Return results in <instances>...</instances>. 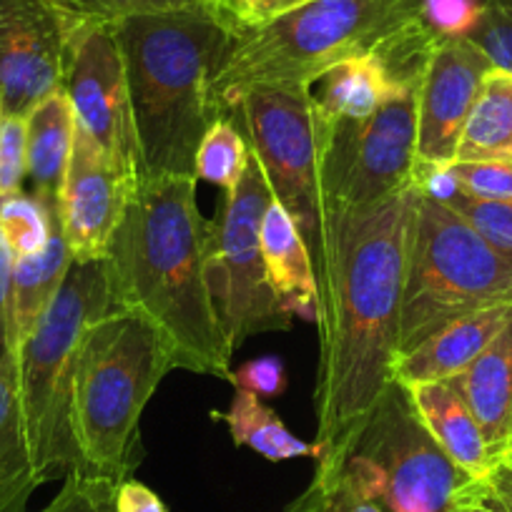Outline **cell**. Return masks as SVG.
<instances>
[{
    "label": "cell",
    "instance_id": "52a82bcc",
    "mask_svg": "<svg viewBox=\"0 0 512 512\" xmlns=\"http://www.w3.org/2000/svg\"><path fill=\"white\" fill-rule=\"evenodd\" d=\"M502 302H512V262L450 206L417 191L397 359L415 352L447 324Z\"/></svg>",
    "mask_w": 512,
    "mask_h": 512
},
{
    "label": "cell",
    "instance_id": "ffe728a7",
    "mask_svg": "<svg viewBox=\"0 0 512 512\" xmlns=\"http://www.w3.org/2000/svg\"><path fill=\"white\" fill-rule=\"evenodd\" d=\"M422 425L447 457L472 480H482L495 467L480 425L450 382H427L407 387Z\"/></svg>",
    "mask_w": 512,
    "mask_h": 512
},
{
    "label": "cell",
    "instance_id": "44dd1931",
    "mask_svg": "<svg viewBox=\"0 0 512 512\" xmlns=\"http://www.w3.org/2000/svg\"><path fill=\"white\" fill-rule=\"evenodd\" d=\"M73 264L61 229L36 256L18 259L11 269V352H18L43 322L56 294L61 292Z\"/></svg>",
    "mask_w": 512,
    "mask_h": 512
},
{
    "label": "cell",
    "instance_id": "4fadbf2b",
    "mask_svg": "<svg viewBox=\"0 0 512 512\" xmlns=\"http://www.w3.org/2000/svg\"><path fill=\"white\" fill-rule=\"evenodd\" d=\"M63 0H0V108L28 116L66 81L68 41L78 18Z\"/></svg>",
    "mask_w": 512,
    "mask_h": 512
},
{
    "label": "cell",
    "instance_id": "cb8c5ba5",
    "mask_svg": "<svg viewBox=\"0 0 512 512\" xmlns=\"http://www.w3.org/2000/svg\"><path fill=\"white\" fill-rule=\"evenodd\" d=\"M455 161H512V73L492 68L485 76Z\"/></svg>",
    "mask_w": 512,
    "mask_h": 512
},
{
    "label": "cell",
    "instance_id": "f546056e",
    "mask_svg": "<svg viewBox=\"0 0 512 512\" xmlns=\"http://www.w3.org/2000/svg\"><path fill=\"white\" fill-rule=\"evenodd\" d=\"M116 485L108 477L73 470L58 495L38 512H116Z\"/></svg>",
    "mask_w": 512,
    "mask_h": 512
},
{
    "label": "cell",
    "instance_id": "ee69618b",
    "mask_svg": "<svg viewBox=\"0 0 512 512\" xmlns=\"http://www.w3.org/2000/svg\"><path fill=\"white\" fill-rule=\"evenodd\" d=\"M477 3H480V6H482V8H485V6H487V3H490V0H477Z\"/></svg>",
    "mask_w": 512,
    "mask_h": 512
},
{
    "label": "cell",
    "instance_id": "4316f807",
    "mask_svg": "<svg viewBox=\"0 0 512 512\" xmlns=\"http://www.w3.org/2000/svg\"><path fill=\"white\" fill-rule=\"evenodd\" d=\"M58 229L61 224L33 194L21 191L0 199V239L13 262L41 254Z\"/></svg>",
    "mask_w": 512,
    "mask_h": 512
},
{
    "label": "cell",
    "instance_id": "603a6c76",
    "mask_svg": "<svg viewBox=\"0 0 512 512\" xmlns=\"http://www.w3.org/2000/svg\"><path fill=\"white\" fill-rule=\"evenodd\" d=\"M314 86L317 91L312 88V96L319 111L334 121H362L397 91L374 53L337 63Z\"/></svg>",
    "mask_w": 512,
    "mask_h": 512
},
{
    "label": "cell",
    "instance_id": "484cf974",
    "mask_svg": "<svg viewBox=\"0 0 512 512\" xmlns=\"http://www.w3.org/2000/svg\"><path fill=\"white\" fill-rule=\"evenodd\" d=\"M246 161H249V144L244 134L229 116H219L201 139L194 161V176L196 181H209L224 189V194H231L244 174Z\"/></svg>",
    "mask_w": 512,
    "mask_h": 512
},
{
    "label": "cell",
    "instance_id": "f1b7e54d",
    "mask_svg": "<svg viewBox=\"0 0 512 512\" xmlns=\"http://www.w3.org/2000/svg\"><path fill=\"white\" fill-rule=\"evenodd\" d=\"M455 214H460L492 249L507 262H512V204L510 201H485L475 196L457 194L447 201Z\"/></svg>",
    "mask_w": 512,
    "mask_h": 512
},
{
    "label": "cell",
    "instance_id": "e575fe53",
    "mask_svg": "<svg viewBox=\"0 0 512 512\" xmlns=\"http://www.w3.org/2000/svg\"><path fill=\"white\" fill-rule=\"evenodd\" d=\"M229 382L256 397H279L287 390L289 379L282 359L262 357L241 364L236 372H231Z\"/></svg>",
    "mask_w": 512,
    "mask_h": 512
},
{
    "label": "cell",
    "instance_id": "60d3db41",
    "mask_svg": "<svg viewBox=\"0 0 512 512\" xmlns=\"http://www.w3.org/2000/svg\"><path fill=\"white\" fill-rule=\"evenodd\" d=\"M495 467H500V470L512 480V452H505V455L495 462Z\"/></svg>",
    "mask_w": 512,
    "mask_h": 512
},
{
    "label": "cell",
    "instance_id": "74e56055",
    "mask_svg": "<svg viewBox=\"0 0 512 512\" xmlns=\"http://www.w3.org/2000/svg\"><path fill=\"white\" fill-rule=\"evenodd\" d=\"M11 269L13 259L0 239V359L11 352Z\"/></svg>",
    "mask_w": 512,
    "mask_h": 512
},
{
    "label": "cell",
    "instance_id": "d6a6232c",
    "mask_svg": "<svg viewBox=\"0 0 512 512\" xmlns=\"http://www.w3.org/2000/svg\"><path fill=\"white\" fill-rule=\"evenodd\" d=\"M452 171L462 194L512 204V161H455Z\"/></svg>",
    "mask_w": 512,
    "mask_h": 512
},
{
    "label": "cell",
    "instance_id": "277c9868",
    "mask_svg": "<svg viewBox=\"0 0 512 512\" xmlns=\"http://www.w3.org/2000/svg\"><path fill=\"white\" fill-rule=\"evenodd\" d=\"M174 369L144 317L111 309L83 332L73 372L71 430L81 472L128 480L141 465V415Z\"/></svg>",
    "mask_w": 512,
    "mask_h": 512
},
{
    "label": "cell",
    "instance_id": "ab89813d",
    "mask_svg": "<svg viewBox=\"0 0 512 512\" xmlns=\"http://www.w3.org/2000/svg\"><path fill=\"white\" fill-rule=\"evenodd\" d=\"M445 512H502V510L477 490V482H470V485H467L465 490L452 500V505L447 507Z\"/></svg>",
    "mask_w": 512,
    "mask_h": 512
},
{
    "label": "cell",
    "instance_id": "b9f144b4",
    "mask_svg": "<svg viewBox=\"0 0 512 512\" xmlns=\"http://www.w3.org/2000/svg\"><path fill=\"white\" fill-rule=\"evenodd\" d=\"M505 452H512V435H510V442H507V447H505ZM505 452H502V455H505Z\"/></svg>",
    "mask_w": 512,
    "mask_h": 512
},
{
    "label": "cell",
    "instance_id": "4dcf8cb0",
    "mask_svg": "<svg viewBox=\"0 0 512 512\" xmlns=\"http://www.w3.org/2000/svg\"><path fill=\"white\" fill-rule=\"evenodd\" d=\"M467 38L490 58L492 66L512 73V0H490Z\"/></svg>",
    "mask_w": 512,
    "mask_h": 512
},
{
    "label": "cell",
    "instance_id": "d4e9b609",
    "mask_svg": "<svg viewBox=\"0 0 512 512\" xmlns=\"http://www.w3.org/2000/svg\"><path fill=\"white\" fill-rule=\"evenodd\" d=\"M211 417L224 422L229 427V435L236 447H249L259 452L269 462H287L297 457H314L317 460V447L314 442L299 440L297 435L287 430L277 412L264 405L262 397L234 387L229 410L211 412Z\"/></svg>",
    "mask_w": 512,
    "mask_h": 512
},
{
    "label": "cell",
    "instance_id": "d590c367",
    "mask_svg": "<svg viewBox=\"0 0 512 512\" xmlns=\"http://www.w3.org/2000/svg\"><path fill=\"white\" fill-rule=\"evenodd\" d=\"M307 0H221L226 18L236 26V31L264 26L284 13L294 11Z\"/></svg>",
    "mask_w": 512,
    "mask_h": 512
},
{
    "label": "cell",
    "instance_id": "7a4b0ae2",
    "mask_svg": "<svg viewBox=\"0 0 512 512\" xmlns=\"http://www.w3.org/2000/svg\"><path fill=\"white\" fill-rule=\"evenodd\" d=\"M209 229L196 176L141 179L103 262L113 309L144 317L174 369L231 379L234 349L206 282Z\"/></svg>",
    "mask_w": 512,
    "mask_h": 512
},
{
    "label": "cell",
    "instance_id": "7c38bea8",
    "mask_svg": "<svg viewBox=\"0 0 512 512\" xmlns=\"http://www.w3.org/2000/svg\"><path fill=\"white\" fill-rule=\"evenodd\" d=\"M63 91L78 126L128 179L141 181L134 111L113 21L78 18L68 41Z\"/></svg>",
    "mask_w": 512,
    "mask_h": 512
},
{
    "label": "cell",
    "instance_id": "1f68e13d",
    "mask_svg": "<svg viewBox=\"0 0 512 512\" xmlns=\"http://www.w3.org/2000/svg\"><path fill=\"white\" fill-rule=\"evenodd\" d=\"M26 116L0 108V199L21 194L28 179Z\"/></svg>",
    "mask_w": 512,
    "mask_h": 512
},
{
    "label": "cell",
    "instance_id": "5b68a950",
    "mask_svg": "<svg viewBox=\"0 0 512 512\" xmlns=\"http://www.w3.org/2000/svg\"><path fill=\"white\" fill-rule=\"evenodd\" d=\"M420 16V0H307L234 36L216 76L221 96L246 86L312 88L329 68L382 46Z\"/></svg>",
    "mask_w": 512,
    "mask_h": 512
},
{
    "label": "cell",
    "instance_id": "2e32d148",
    "mask_svg": "<svg viewBox=\"0 0 512 512\" xmlns=\"http://www.w3.org/2000/svg\"><path fill=\"white\" fill-rule=\"evenodd\" d=\"M512 317V302L472 312L427 339L415 352L395 362V379L402 387L427 382H447L475 362L482 349L502 332Z\"/></svg>",
    "mask_w": 512,
    "mask_h": 512
},
{
    "label": "cell",
    "instance_id": "3957f363",
    "mask_svg": "<svg viewBox=\"0 0 512 512\" xmlns=\"http://www.w3.org/2000/svg\"><path fill=\"white\" fill-rule=\"evenodd\" d=\"M139 141V176H194L196 151L221 116L216 76L234 43L224 11L141 13L113 21Z\"/></svg>",
    "mask_w": 512,
    "mask_h": 512
},
{
    "label": "cell",
    "instance_id": "8d00e7d4",
    "mask_svg": "<svg viewBox=\"0 0 512 512\" xmlns=\"http://www.w3.org/2000/svg\"><path fill=\"white\" fill-rule=\"evenodd\" d=\"M116 512H169V507L149 485L128 477L116 485Z\"/></svg>",
    "mask_w": 512,
    "mask_h": 512
},
{
    "label": "cell",
    "instance_id": "7bdbcfd3",
    "mask_svg": "<svg viewBox=\"0 0 512 512\" xmlns=\"http://www.w3.org/2000/svg\"><path fill=\"white\" fill-rule=\"evenodd\" d=\"M63 3H71V6H76V8H78V3H76V0H63ZM81 11H83V8H81Z\"/></svg>",
    "mask_w": 512,
    "mask_h": 512
},
{
    "label": "cell",
    "instance_id": "7402d4cb",
    "mask_svg": "<svg viewBox=\"0 0 512 512\" xmlns=\"http://www.w3.org/2000/svg\"><path fill=\"white\" fill-rule=\"evenodd\" d=\"M38 487L41 480L18 400V357L8 352L0 359V512H28V502Z\"/></svg>",
    "mask_w": 512,
    "mask_h": 512
},
{
    "label": "cell",
    "instance_id": "836d02e7",
    "mask_svg": "<svg viewBox=\"0 0 512 512\" xmlns=\"http://www.w3.org/2000/svg\"><path fill=\"white\" fill-rule=\"evenodd\" d=\"M78 8L106 21H118L126 16L166 11H191V8H214L224 11L221 0H76Z\"/></svg>",
    "mask_w": 512,
    "mask_h": 512
},
{
    "label": "cell",
    "instance_id": "8992f818",
    "mask_svg": "<svg viewBox=\"0 0 512 512\" xmlns=\"http://www.w3.org/2000/svg\"><path fill=\"white\" fill-rule=\"evenodd\" d=\"M106 262H73L56 302L18 357V400L38 480L81 470L71 430L73 372L83 332L111 312Z\"/></svg>",
    "mask_w": 512,
    "mask_h": 512
},
{
    "label": "cell",
    "instance_id": "f35d334b",
    "mask_svg": "<svg viewBox=\"0 0 512 512\" xmlns=\"http://www.w3.org/2000/svg\"><path fill=\"white\" fill-rule=\"evenodd\" d=\"M477 482V490L487 497L490 502H495L502 512H512V480L500 470V467H492L482 480Z\"/></svg>",
    "mask_w": 512,
    "mask_h": 512
},
{
    "label": "cell",
    "instance_id": "6da1fadb",
    "mask_svg": "<svg viewBox=\"0 0 512 512\" xmlns=\"http://www.w3.org/2000/svg\"><path fill=\"white\" fill-rule=\"evenodd\" d=\"M415 206V186L377 204H327L309 246L319 289L317 457L342 447L395 382Z\"/></svg>",
    "mask_w": 512,
    "mask_h": 512
},
{
    "label": "cell",
    "instance_id": "8fae6325",
    "mask_svg": "<svg viewBox=\"0 0 512 512\" xmlns=\"http://www.w3.org/2000/svg\"><path fill=\"white\" fill-rule=\"evenodd\" d=\"M417 88H397L362 121L327 116L322 194L327 204L367 206L415 186Z\"/></svg>",
    "mask_w": 512,
    "mask_h": 512
},
{
    "label": "cell",
    "instance_id": "e0dca14e",
    "mask_svg": "<svg viewBox=\"0 0 512 512\" xmlns=\"http://www.w3.org/2000/svg\"><path fill=\"white\" fill-rule=\"evenodd\" d=\"M447 382L470 407L497 462L512 435V317L480 357Z\"/></svg>",
    "mask_w": 512,
    "mask_h": 512
},
{
    "label": "cell",
    "instance_id": "30bf717a",
    "mask_svg": "<svg viewBox=\"0 0 512 512\" xmlns=\"http://www.w3.org/2000/svg\"><path fill=\"white\" fill-rule=\"evenodd\" d=\"M272 201L262 164L249 149L244 174L236 189L224 196L206 246V282L234 352L254 334L292 327L294 314L269 282L259 239L264 211Z\"/></svg>",
    "mask_w": 512,
    "mask_h": 512
},
{
    "label": "cell",
    "instance_id": "d6986e66",
    "mask_svg": "<svg viewBox=\"0 0 512 512\" xmlns=\"http://www.w3.org/2000/svg\"><path fill=\"white\" fill-rule=\"evenodd\" d=\"M259 239L269 282L282 297L284 307L292 314L317 322L319 289L312 254L299 224L279 201H272L264 211Z\"/></svg>",
    "mask_w": 512,
    "mask_h": 512
},
{
    "label": "cell",
    "instance_id": "5bb4252c",
    "mask_svg": "<svg viewBox=\"0 0 512 512\" xmlns=\"http://www.w3.org/2000/svg\"><path fill=\"white\" fill-rule=\"evenodd\" d=\"M492 63L470 38H440L417 83V161L452 166Z\"/></svg>",
    "mask_w": 512,
    "mask_h": 512
},
{
    "label": "cell",
    "instance_id": "83f0119b",
    "mask_svg": "<svg viewBox=\"0 0 512 512\" xmlns=\"http://www.w3.org/2000/svg\"><path fill=\"white\" fill-rule=\"evenodd\" d=\"M284 512H390L382 502L359 492L352 482L332 470L314 467L307 490L294 497Z\"/></svg>",
    "mask_w": 512,
    "mask_h": 512
},
{
    "label": "cell",
    "instance_id": "9a60e30c",
    "mask_svg": "<svg viewBox=\"0 0 512 512\" xmlns=\"http://www.w3.org/2000/svg\"><path fill=\"white\" fill-rule=\"evenodd\" d=\"M139 189L76 123L61 191V234L73 262H101Z\"/></svg>",
    "mask_w": 512,
    "mask_h": 512
},
{
    "label": "cell",
    "instance_id": "ba28073f",
    "mask_svg": "<svg viewBox=\"0 0 512 512\" xmlns=\"http://www.w3.org/2000/svg\"><path fill=\"white\" fill-rule=\"evenodd\" d=\"M314 462L390 512H445L475 482L432 440L397 379L342 447Z\"/></svg>",
    "mask_w": 512,
    "mask_h": 512
},
{
    "label": "cell",
    "instance_id": "9c48e42d",
    "mask_svg": "<svg viewBox=\"0 0 512 512\" xmlns=\"http://www.w3.org/2000/svg\"><path fill=\"white\" fill-rule=\"evenodd\" d=\"M221 116L244 134L274 201L314 244L324 219L322 149L327 116L307 86H246L221 96Z\"/></svg>",
    "mask_w": 512,
    "mask_h": 512
},
{
    "label": "cell",
    "instance_id": "ac0fdd59",
    "mask_svg": "<svg viewBox=\"0 0 512 512\" xmlns=\"http://www.w3.org/2000/svg\"><path fill=\"white\" fill-rule=\"evenodd\" d=\"M28 181L31 194L61 224V191L76 134V116L66 91L43 98L26 116Z\"/></svg>",
    "mask_w": 512,
    "mask_h": 512
}]
</instances>
